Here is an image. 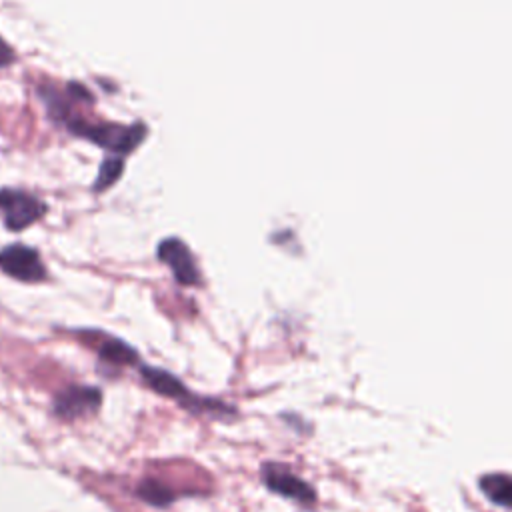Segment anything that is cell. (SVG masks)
I'll list each match as a JSON object with an SVG mask.
<instances>
[{
  "label": "cell",
  "instance_id": "obj_1",
  "mask_svg": "<svg viewBox=\"0 0 512 512\" xmlns=\"http://www.w3.org/2000/svg\"><path fill=\"white\" fill-rule=\"evenodd\" d=\"M68 126L74 134L90 138L98 146L108 148L116 154L132 152L142 142V138L146 136L144 124L118 126V124H88L84 120H70Z\"/></svg>",
  "mask_w": 512,
  "mask_h": 512
},
{
  "label": "cell",
  "instance_id": "obj_2",
  "mask_svg": "<svg viewBox=\"0 0 512 512\" xmlns=\"http://www.w3.org/2000/svg\"><path fill=\"white\" fill-rule=\"evenodd\" d=\"M46 206L32 194L16 188L0 190V212L4 216L6 228L18 232L40 220Z\"/></svg>",
  "mask_w": 512,
  "mask_h": 512
},
{
  "label": "cell",
  "instance_id": "obj_3",
  "mask_svg": "<svg viewBox=\"0 0 512 512\" xmlns=\"http://www.w3.org/2000/svg\"><path fill=\"white\" fill-rule=\"evenodd\" d=\"M0 270L20 282H40L46 268L40 254L26 244H10L0 250Z\"/></svg>",
  "mask_w": 512,
  "mask_h": 512
},
{
  "label": "cell",
  "instance_id": "obj_4",
  "mask_svg": "<svg viewBox=\"0 0 512 512\" xmlns=\"http://www.w3.org/2000/svg\"><path fill=\"white\" fill-rule=\"evenodd\" d=\"M158 258L172 270L174 278L184 286L200 284V272L196 268L190 248L178 238H166L158 246Z\"/></svg>",
  "mask_w": 512,
  "mask_h": 512
},
{
  "label": "cell",
  "instance_id": "obj_5",
  "mask_svg": "<svg viewBox=\"0 0 512 512\" xmlns=\"http://www.w3.org/2000/svg\"><path fill=\"white\" fill-rule=\"evenodd\" d=\"M102 402L98 388L90 386H72L54 396V414L62 420H74L96 412Z\"/></svg>",
  "mask_w": 512,
  "mask_h": 512
},
{
  "label": "cell",
  "instance_id": "obj_6",
  "mask_svg": "<svg viewBox=\"0 0 512 512\" xmlns=\"http://www.w3.org/2000/svg\"><path fill=\"white\" fill-rule=\"evenodd\" d=\"M262 480L268 486V490L298 500L302 504H312L314 502V490L296 474H292L288 468L280 464H266L262 468Z\"/></svg>",
  "mask_w": 512,
  "mask_h": 512
},
{
  "label": "cell",
  "instance_id": "obj_7",
  "mask_svg": "<svg viewBox=\"0 0 512 512\" xmlns=\"http://www.w3.org/2000/svg\"><path fill=\"white\" fill-rule=\"evenodd\" d=\"M140 372H142L144 382H146L152 390H156L158 394L168 396V398H174V400H178L180 404H186L188 408L206 410V408H204V402L198 400V398H194V396L190 394V390H188L176 376H172L170 372L160 370V368H152V366H142Z\"/></svg>",
  "mask_w": 512,
  "mask_h": 512
},
{
  "label": "cell",
  "instance_id": "obj_8",
  "mask_svg": "<svg viewBox=\"0 0 512 512\" xmlns=\"http://www.w3.org/2000/svg\"><path fill=\"white\" fill-rule=\"evenodd\" d=\"M98 356L102 362L116 364V366H134L138 362V352L130 348L126 342L102 336V340L96 344Z\"/></svg>",
  "mask_w": 512,
  "mask_h": 512
},
{
  "label": "cell",
  "instance_id": "obj_9",
  "mask_svg": "<svg viewBox=\"0 0 512 512\" xmlns=\"http://www.w3.org/2000/svg\"><path fill=\"white\" fill-rule=\"evenodd\" d=\"M482 492L500 506L512 508V474L506 472H490L480 478Z\"/></svg>",
  "mask_w": 512,
  "mask_h": 512
},
{
  "label": "cell",
  "instance_id": "obj_10",
  "mask_svg": "<svg viewBox=\"0 0 512 512\" xmlns=\"http://www.w3.org/2000/svg\"><path fill=\"white\" fill-rule=\"evenodd\" d=\"M138 496L154 506H166L174 500L176 494H172V490L166 484H160L156 480H144L138 486Z\"/></svg>",
  "mask_w": 512,
  "mask_h": 512
},
{
  "label": "cell",
  "instance_id": "obj_11",
  "mask_svg": "<svg viewBox=\"0 0 512 512\" xmlns=\"http://www.w3.org/2000/svg\"><path fill=\"white\" fill-rule=\"evenodd\" d=\"M122 168H124L122 158H108V160H104V164L100 166V172H98L94 190H104V188L112 186V184L120 178Z\"/></svg>",
  "mask_w": 512,
  "mask_h": 512
},
{
  "label": "cell",
  "instance_id": "obj_12",
  "mask_svg": "<svg viewBox=\"0 0 512 512\" xmlns=\"http://www.w3.org/2000/svg\"><path fill=\"white\" fill-rule=\"evenodd\" d=\"M8 62H12V50H10V46L0 38V66H6Z\"/></svg>",
  "mask_w": 512,
  "mask_h": 512
}]
</instances>
